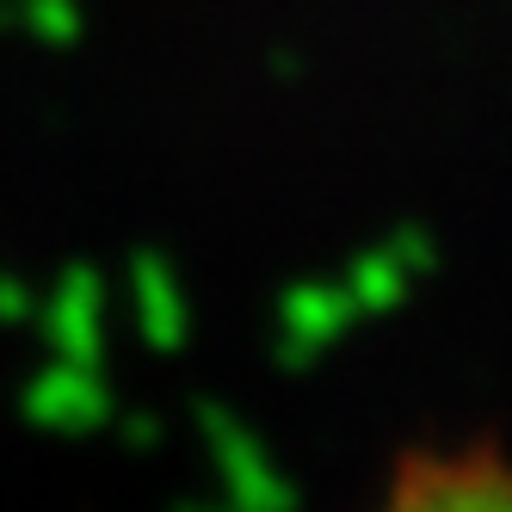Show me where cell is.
<instances>
[{"mask_svg":"<svg viewBox=\"0 0 512 512\" xmlns=\"http://www.w3.org/2000/svg\"><path fill=\"white\" fill-rule=\"evenodd\" d=\"M371 512H512V457L494 445L414 451Z\"/></svg>","mask_w":512,"mask_h":512,"instance_id":"6da1fadb","label":"cell"}]
</instances>
